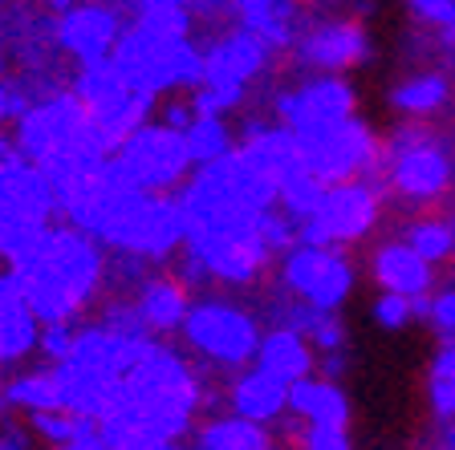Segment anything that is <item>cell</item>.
<instances>
[{
    "mask_svg": "<svg viewBox=\"0 0 455 450\" xmlns=\"http://www.w3.org/2000/svg\"><path fill=\"white\" fill-rule=\"evenodd\" d=\"M208 374L180 345L151 341L123 374L98 430L114 450L188 446L196 426L208 418Z\"/></svg>",
    "mask_w": 455,
    "mask_h": 450,
    "instance_id": "obj_2",
    "label": "cell"
},
{
    "mask_svg": "<svg viewBox=\"0 0 455 450\" xmlns=\"http://www.w3.org/2000/svg\"><path fill=\"white\" fill-rule=\"evenodd\" d=\"M224 406L228 414H236L244 422L260 426H276L281 418H289V385H281L276 377H268L265 369H244V374L228 377L224 385Z\"/></svg>",
    "mask_w": 455,
    "mask_h": 450,
    "instance_id": "obj_24",
    "label": "cell"
},
{
    "mask_svg": "<svg viewBox=\"0 0 455 450\" xmlns=\"http://www.w3.org/2000/svg\"><path fill=\"white\" fill-rule=\"evenodd\" d=\"M354 110H358L354 85L346 77H325V74L301 77L297 85H284L273 98V122L284 126L297 142L358 118Z\"/></svg>",
    "mask_w": 455,
    "mask_h": 450,
    "instance_id": "obj_15",
    "label": "cell"
},
{
    "mask_svg": "<svg viewBox=\"0 0 455 450\" xmlns=\"http://www.w3.org/2000/svg\"><path fill=\"white\" fill-rule=\"evenodd\" d=\"M0 272H4V256H0Z\"/></svg>",
    "mask_w": 455,
    "mask_h": 450,
    "instance_id": "obj_45",
    "label": "cell"
},
{
    "mask_svg": "<svg viewBox=\"0 0 455 450\" xmlns=\"http://www.w3.org/2000/svg\"><path fill=\"white\" fill-rule=\"evenodd\" d=\"M427 320H431L443 337H455V288L431 296V312H427Z\"/></svg>",
    "mask_w": 455,
    "mask_h": 450,
    "instance_id": "obj_39",
    "label": "cell"
},
{
    "mask_svg": "<svg viewBox=\"0 0 455 450\" xmlns=\"http://www.w3.org/2000/svg\"><path fill=\"white\" fill-rule=\"evenodd\" d=\"M273 248L265 240V219L256 227H236V232H204L188 235L183 252L175 260V272L191 288H252L273 264Z\"/></svg>",
    "mask_w": 455,
    "mask_h": 450,
    "instance_id": "obj_9",
    "label": "cell"
},
{
    "mask_svg": "<svg viewBox=\"0 0 455 450\" xmlns=\"http://www.w3.org/2000/svg\"><path fill=\"white\" fill-rule=\"evenodd\" d=\"M276 288L313 312H338L354 292V264L341 248H317L297 240L276 260Z\"/></svg>",
    "mask_w": 455,
    "mask_h": 450,
    "instance_id": "obj_14",
    "label": "cell"
},
{
    "mask_svg": "<svg viewBox=\"0 0 455 450\" xmlns=\"http://www.w3.org/2000/svg\"><path fill=\"white\" fill-rule=\"evenodd\" d=\"M382 146L362 118L333 126L325 134L301 138V159L305 175H313L322 187H341V183H358L374 162H379Z\"/></svg>",
    "mask_w": 455,
    "mask_h": 450,
    "instance_id": "obj_19",
    "label": "cell"
},
{
    "mask_svg": "<svg viewBox=\"0 0 455 450\" xmlns=\"http://www.w3.org/2000/svg\"><path fill=\"white\" fill-rule=\"evenodd\" d=\"M374 280L382 284L387 296L419 300V296H427V288H431V264H427L407 240L382 244L379 252H374Z\"/></svg>",
    "mask_w": 455,
    "mask_h": 450,
    "instance_id": "obj_29",
    "label": "cell"
},
{
    "mask_svg": "<svg viewBox=\"0 0 455 450\" xmlns=\"http://www.w3.org/2000/svg\"><path fill=\"white\" fill-rule=\"evenodd\" d=\"M175 199H180L188 235L256 227L276 207V191L240 154H228L224 162L199 167Z\"/></svg>",
    "mask_w": 455,
    "mask_h": 450,
    "instance_id": "obj_5",
    "label": "cell"
},
{
    "mask_svg": "<svg viewBox=\"0 0 455 450\" xmlns=\"http://www.w3.org/2000/svg\"><path fill=\"white\" fill-rule=\"evenodd\" d=\"M427 398H431V410H435L439 422H455V349L451 345L431 361Z\"/></svg>",
    "mask_w": 455,
    "mask_h": 450,
    "instance_id": "obj_34",
    "label": "cell"
},
{
    "mask_svg": "<svg viewBox=\"0 0 455 450\" xmlns=\"http://www.w3.org/2000/svg\"><path fill=\"white\" fill-rule=\"evenodd\" d=\"M57 57L69 66V74L110 61L118 41L126 33V4L106 0H49Z\"/></svg>",
    "mask_w": 455,
    "mask_h": 450,
    "instance_id": "obj_12",
    "label": "cell"
},
{
    "mask_svg": "<svg viewBox=\"0 0 455 450\" xmlns=\"http://www.w3.org/2000/svg\"><path fill=\"white\" fill-rule=\"evenodd\" d=\"M4 272H12L45 328L85 325L114 292L110 252L69 224L37 232Z\"/></svg>",
    "mask_w": 455,
    "mask_h": 450,
    "instance_id": "obj_3",
    "label": "cell"
},
{
    "mask_svg": "<svg viewBox=\"0 0 455 450\" xmlns=\"http://www.w3.org/2000/svg\"><path fill=\"white\" fill-rule=\"evenodd\" d=\"M379 216H382V195L366 178L341 183V187H325L322 207L313 211L309 224L297 227V240L317 248H350L374 232Z\"/></svg>",
    "mask_w": 455,
    "mask_h": 450,
    "instance_id": "obj_18",
    "label": "cell"
},
{
    "mask_svg": "<svg viewBox=\"0 0 455 450\" xmlns=\"http://www.w3.org/2000/svg\"><path fill=\"white\" fill-rule=\"evenodd\" d=\"M387 178L398 195L407 199H435L451 183V159L435 138L423 130H403L387 146Z\"/></svg>",
    "mask_w": 455,
    "mask_h": 450,
    "instance_id": "obj_20",
    "label": "cell"
},
{
    "mask_svg": "<svg viewBox=\"0 0 455 450\" xmlns=\"http://www.w3.org/2000/svg\"><path fill=\"white\" fill-rule=\"evenodd\" d=\"M0 418H9V406H4V374H0Z\"/></svg>",
    "mask_w": 455,
    "mask_h": 450,
    "instance_id": "obj_43",
    "label": "cell"
},
{
    "mask_svg": "<svg viewBox=\"0 0 455 450\" xmlns=\"http://www.w3.org/2000/svg\"><path fill=\"white\" fill-rule=\"evenodd\" d=\"M228 25L252 33L268 53H284L301 37V9L289 0H236L228 4Z\"/></svg>",
    "mask_w": 455,
    "mask_h": 450,
    "instance_id": "obj_25",
    "label": "cell"
},
{
    "mask_svg": "<svg viewBox=\"0 0 455 450\" xmlns=\"http://www.w3.org/2000/svg\"><path fill=\"white\" fill-rule=\"evenodd\" d=\"M9 142L33 167H41L53 178V187L94 167H106L114 154L110 142L102 138V130L94 126V118L85 114V106L77 102L69 85L53 90V94H41L28 106L25 118L9 130Z\"/></svg>",
    "mask_w": 455,
    "mask_h": 450,
    "instance_id": "obj_4",
    "label": "cell"
},
{
    "mask_svg": "<svg viewBox=\"0 0 455 450\" xmlns=\"http://www.w3.org/2000/svg\"><path fill=\"white\" fill-rule=\"evenodd\" d=\"M374 320H379L382 328H407L411 320H415V300H407V296H387L382 292L379 300H374Z\"/></svg>",
    "mask_w": 455,
    "mask_h": 450,
    "instance_id": "obj_37",
    "label": "cell"
},
{
    "mask_svg": "<svg viewBox=\"0 0 455 450\" xmlns=\"http://www.w3.org/2000/svg\"><path fill=\"white\" fill-rule=\"evenodd\" d=\"M199 57H204V74H199L196 94L188 98L196 114L228 118L232 110L248 102L252 85L268 74L273 57L252 33L236 25H220L208 37H199Z\"/></svg>",
    "mask_w": 455,
    "mask_h": 450,
    "instance_id": "obj_8",
    "label": "cell"
},
{
    "mask_svg": "<svg viewBox=\"0 0 455 450\" xmlns=\"http://www.w3.org/2000/svg\"><path fill=\"white\" fill-rule=\"evenodd\" d=\"M4 406H9V418H20V422L37 414L66 410V390H61V374L53 361H33L4 377Z\"/></svg>",
    "mask_w": 455,
    "mask_h": 450,
    "instance_id": "obj_26",
    "label": "cell"
},
{
    "mask_svg": "<svg viewBox=\"0 0 455 450\" xmlns=\"http://www.w3.org/2000/svg\"><path fill=\"white\" fill-rule=\"evenodd\" d=\"M0 224L28 235L61 224L53 178L41 167H33L9 142V134L0 138Z\"/></svg>",
    "mask_w": 455,
    "mask_h": 450,
    "instance_id": "obj_16",
    "label": "cell"
},
{
    "mask_svg": "<svg viewBox=\"0 0 455 450\" xmlns=\"http://www.w3.org/2000/svg\"><path fill=\"white\" fill-rule=\"evenodd\" d=\"M61 224L85 232L110 252L114 288L142 272L171 268L183 252L188 227L175 195H147L110 175V167H94L57 187Z\"/></svg>",
    "mask_w": 455,
    "mask_h": 450,
    "instance_id": "obj_1",
    "label": "cell"
},
{
    "mask_svg": "<svg viewBox=\"0 0 455 450\" xmlns=\"http://www.w3.org/2000/svg\"><path fill=\"white\" fill-rule=\"evenodd\" d=\"M447 102V82L439 74H419V77H407L390 90V106L411 118H423V114L439 110Z\"/></svg>",
    "mask_w": 455,
    "mask_h": 450,
    "instance_id": "obj_32",
    "label": "cell"
},
{
    "mask_svg": "<svg viewBox=\"0 0 455 450\" xmlns=\"http://www.w3.org/2000/svg\"><path fill=\"white\" fill-rule=\"evenodd\" d=\"M411 17L455 28V0H419V4H411Z\"/></svg>",
    "mask_w": 455,
    "mask_h": 450,
    "instance_id": "obj_40",
    "label": "cell"
},
{
    "mask_svg": "<svg viewBox=\"0 0 455 450\" xmlns=\"http://www.w3.org/2000/svg\"><path fill=\"white\" fill-rule=\"evenodd\" d=\"M151 102H175L191 98L204 74V57H199L196 33H159V28H142L126 20V33L110 57Z\"/></svg>",
    "mask_w": 455,
    "mask_h": 450,
    "instance_id": "obj_7",
    "label": "cell"
},
{
    "mask_svg": "<svg viewBox=\"0 0 455 450\" xmlns=\"http://www.w3.org/2000/svg\"><path fill=\"white\" fill-rule=\"evenodd\" d=\"M289 418L297 430H346L350 426V398L341 394L338 382L305 377L289 390Z\"/></svg>",
    "mask_w": 455,
    "mask_h": 450,
    "instance_id": "obj_27",
    "label": "cell"
},
{
    "mask_svg": "<svg viewBox=\"0 0 455 450\" xmlns=\"http://www.w3.org/2000/svg\"><path fill=\"white\" fill-rule=\"evenodd\" d=\"M431 450H455V422H447L443 430H439V438L431 442Z\"/></svg>",
    "mask_w": 455,
    "mask_h": 450,
    "instance_id": "obj_42",
    "label": "cell"
},
{
    "mask_svg": "<svg viewBox=\"0 0 455 450\" xmlns=\"http://www.w3.org/2000/svg\"><path fill=\"white\" fill-rule=\"evenodd\" d=\"M0 53L17 77L33 90L53 94L69 85V66L57 57L49 4H25V0H0Z\"/></svg>",
    "mask_w": 455,
    "mask_h": 450,
    "instance_id": "obj_11",
    "label": "cell"
},
{
    "mask_svg": "<svg viewBox=\"0 0 455 450\" xmlns=\"http://www.w3.org/2000/svg\"><path fill=\"white\" fill-rule=\"evenodd\" d=\"M268 446H273L268 430H260V426L244 422V418L228 410L208 414L188 438V450H268Z\"/></svg>",
    "mask_w": 455,
    "mask_h": 450,
    "instance_id": "obj_30",
    "label": "cell"
},
{
    "mask_svg": "<svg viewBox=\"0 0 455 450\" xmlns=\"http://www.w3.org/2000/svg\"><path fill=\"white\" fill-rule=\"evenodd\" d=\"M114 296L123 300L131 325L147 341H171L180 337L183 320L191 312V300H196V288L175 268H155V272H142L134 280L118 284Z\"/></svg>",
    "mask_w": 455,
    "mask_h": 450,
    "instance_id": "obj_17",
    "label": "cell"
},
{
    "mask_svg": "<svg viewBox=\"0 0 455 450\" xmlns=\"http://www.w3.org/2000/svg\"><path fill=\"white\" fill-rule=\"evenodd\" d=\"M69 90H74L77 102L85 106V114L94 118V126L102 130V138L110 142V150L159 114V102H151V98L142 94L139 85L114 66V61H102V66L69 74Z\"/></svg>",
    "mask_w": 455,
    "mask_h": 450,
    "instance_id": "obj_13",
    "label": "cell"
},
{
    "mask_svg": "<svg viewBox=\"0 0 455 450\" xmlns=\"http://www.w3.org/2000/svg\"><path fill=\"white\" fill-rule=\"evenodd\" d=\"M28 434H33V442H41L45 450H57V446H69V442H77L82 434L98 430L94 422H85V418H77V414L69 410H53V414H37V418H28Z\"/></svg>",
    "mask_w": 455,
    "mask_h": 450,
    "instance_id": "obj_33",
    "label": "cell"
},
{
    "mask_svg": "<svg viewBox=\"0 0 455 450\" xmlns=\"http://www.w3.org/2000/svg\"><path fill=\"white\" fill-rule=\"evenodd\" d=\"M188 150H191V162L199 167H212V162H224L228 154H236V134L228 126V118H212V114H191L188 130Z\"/></svg>",
    "mask_w": 455,
    "mask_h": 450,
    "instance_id": "obj_31",
    "label": "cell"
},
{
    "mask_svg": "<svg viewBox=\"0 0 455 450\" xmlns=\"http://www.w3.org/2000/svg\"><path fill=\"white\" fill-rule=\"evenodd\" d=\"M0 450H33V434L20 418H0Z\"/></svg>",
    "mask_w": 455,
    "mask_h": 450,
    "instance_id": "obj_41",
    "label": "cell"
},
{
    "mask_svg": "<svg viewBox=\"0 0 455 450\" xmlns=\"http://www.w3.org/2000/svg\"><path fill=\"white\" fill-rule=\"evenodd\" d=\"M256 369H265L268 377H276L281 385H289V390H293L297 382L313 377V369H317V353H313V345L301 337V333H297V328L268 325L265 337H260Z\"/></svg>",
    "mask_w": 455,
    "mask_h": 450,
    "instance_id": "obj_28",
    "label": "cell"
},
{
    "mask_svg": "<svg viewBox=\"0 0 455 450\" xmlns=\"http://www.w3.org/2000/svg\"><path fill=\"white\" fill-rule=\"evenodd\" d=\"M297 450H354L346 430H297Z\"/></svg>",
    "mask_w": 455,
    "mask_h": 450,
    "instance_id": "obj_38",
    "label": "cell"
},
{
    "mask_svg": "<svg viewBox=\"0 0 455 450\" xmlns=\"http://www.w3.org/2000/svg\"><path fill=\"white\" fill-rule=\"evenodd\" d=\"M147 450H188V446H147Z\"/></svg>",
    "mask_w": 455,
    "mask_h": 450,
    "instance_id": "obj_44",
    "label": "cell"
},
{
    "mask_svg": "<svg viewBox=\"0 0 455 450\" xmlns=\"http://www.w3.org/2000/svg\"><path fill=\"white\" fill-rule=\"evenodd\" d=\"M33 102H37V90L25 77H17V74L0 77V134H9Z\"/></svg>",
    "mask_w": 455,
    "mask_h": 450,
    "instance_id": "obj_36",
    "label": "cell"
},
{
    "mask_svg": "<svg viewBox=\"0 0 455 450\" xmlns=\"http://www.w3.org/2000/svg\"><path fill=\"white\" fill-rule=\"evenodd\" d=\"M407 244L423 256L427 264H439L455 252V227L443 224V219H423L407 232Z\"/></svg>",
    "mask_w": 455,
    "mask_h": 450,
    "instance_id": "obj_35",
    "label": "cell"
},
{
    "mask_svg": "<svg viewBox=\"0 0 455 450\" xmlns=\"http://www.w3.org/2000/svg\"><path fill=\"white\" fill-rule=\"evenodd\" d=\"M268 450H281V446H268Z\"/></svg>",
    "mask_w": 455,
    "mask_h": 450,
    "instance_id": "obj_46",
    "label": "cell"
},
{
    "mask_svg": "<svg viewBox=\"0 0 455 450\" xmlns=\"http://www.w3.org/2000/svg\"><path fill=\"white\" fill-rule=\"evenodd\" d=\"M366 57H370L366 25H358V20H350V17L309 20L293 45L297 66H305L309 74H325V77H341L346 69L362 66Z\"/></svg>",
    "mask_w": 455,
    "mask_h": 450,
    "instance_id": "obj_21",
    "label": "cell"
},
{
    "mask_svg": "<svg viewBox=\"0 0 455 450\" xmlns=\"http://www.w3.org/2000/svg\"><path fill=\"white\" fill-rule=\"evenodd\" d=\"M0 138H4V134H0Z\"/></svg>",
    "mask_w": 455,
    "mask_h": 450,
    "instance_id": "obj_48",
    "label": "cell"
},
{
    "mask_svg": "<svg viewBox=\"0 0 455 450\" xmlns=\"http://www.w3.org/2000/svg\"><path fill=\"white\" fill-rule=\"evenodd\" d=\"M236 154L265 178L268 187L281 195L293 178L305 175V159H301V142L276 122H248L236 138Z\"/></svg>",
    "mask_w": 455,
    "mask_h": 450,
    "instance_id": "obj_22",
    "label": "cell"
},
{
    "mask_svg": "<svg viewBox=\"0 0 455 450\" xmlns=\"http://www.w3.org/2000/svg\"><path fill=\"white\" fill-rule=\"evenodd\" d=\"M110 175L118 183L134 191H147V195H180L188 187V178L196 175V162H191V150L183 130L151 118L147 126L123 138L110 154Z\"/></svg>",
    "mask_w": 455,
    "mask_h": 450,
    "instance_id": "obj_10",
    "label": "cell"
},
{
    "mask_svg": "<svg viewBox=\"0 0 455 450\" xmlns=\"http://www.w3.org/2000/svg\"><path fill=\"white\" fill-rule=\"evenodd\" d=\"M451 349H455V341H451Z\"/></svg>",
    "mask_w": 455,
    "mask_h": 450,
    "instance_id": "obj_47",
    "label": "cell"
},
{
    "mask_svg": "<svg viewBox=\"0 0 455 450\" xmlns=\"http://www.w3.org/2000/svg\"><path fill=\"white\" fill-rule=\"evenodd\" d=\"M265 337V320L252 304L236 300L232 292H196L191 312L180 328V349L204 374L236 377L256 366Z\"/></svg>",
    "mask_w": 455,
    "mask_h": 450,
    "instance_id": "obj_6",
    "label": "cell"
},
{
    "mask_svg": "<svg viewBox=\"0 0 455 450\" xmlns=\"http://www.w3.org/2000/svg\"><path fill=\"white\" fill-rule=\"evenodd\" d=\"M41 337L45 325L37 320L20 284L12 280V272H0V374H17L41 361Z\"/></svg>",
    "mask_w": 455,
    "mask_h": 450,
    "instance_id": "obj_23",
    "label": "cell"
}]
</instances>
